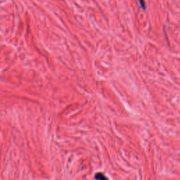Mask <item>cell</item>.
<instances>
[{
  "instance_id": "1",
  "label": "cell",
  "mask_w": 180,
  "mask_h": 180,
  "mask_svg": "<svg viewBox=\"0 0 180 180\" xmlns=\"http://www.w3.org/2000/svg\"><path fill=\"white\" fill-rule=\"evenodd\" d=\"M95 179L96 180H109L106 176L102 172H97L95 174Z\"/></svg>"
},
{
  "instance_id": "2",
  "label": "cell",
  "mask_w": 180,
  "mask_h": 180,
  "mask_svg": "<svg viewBox=\"0 0 180 180\" xmlns=\"http://www.w3.org/2000/svg\"><path fill=\"white\" fill-rule=\"evenodd\" d=\"M140 4L141 6H142V7L143 9H145V3H144V0H140Z\"/></svg>"
}]
</instances>
